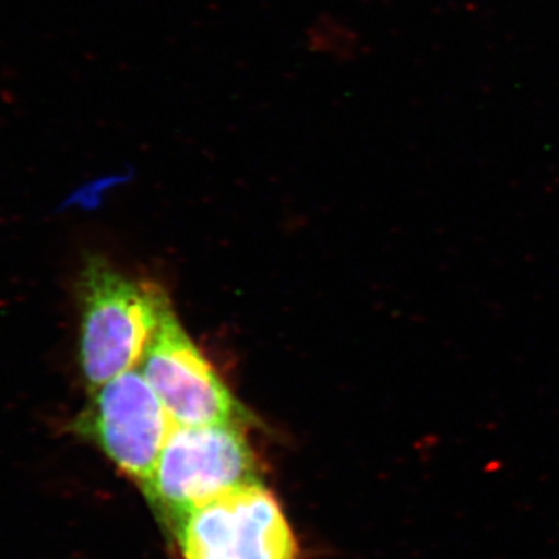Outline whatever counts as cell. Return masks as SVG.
<instances>
[{
    "label": "cell",
    "instance_id": "obj_1",
    "mask_svg": "<svg viewBox=\"0 0 559 559\" xmlns=\"http://www.w3.org/2000/svg\"><path fill=\"white\" fill-rule=\"evenodd\" d=\"M79 299L80 369L92 393L139 369L173 305L160 286L128 277L102 257L84 263Z\"/></svg>",
    "mask_w": 559,
    "mask_h": 559
},
{
    "label": "cell",
    "instance_id": "obj_2",
    "mask_svg": "<svg viewBox=\"0 0 559 559\" xmlns=\"http://www.w3.org/2000/svg\"><path fill=\"white\" fill-rule=\"evenodd\" d=\"M246 426H175L165 441L143 496L175 535L194 510L235 489L261 481Z\"/></svg>",
    "mask_w": 559,
    "mask_h": 559
},
{
    "label": "cell",
    "instance_id": "obj_3",
    "mask_svg": "<svg viewBox=\"0 0 559 559\" xmlns=\"http://www.w3.org/2000/svg\"><path fill=\"white\" fill-rule=\"evenodd\" d=\"M175 423L139 369L91 393L70 423L76 437L94 444L117 469L145 491Z\"/></svg>",
    "mask_w": 559,
    "mask_h": 559
},
{
    "label": "cell",
    "instance_id": "obj_4",
    "mask_svg": "<svg viewBox=\"0 0 559 559\" xmlns=\"http://www.w3.org/2000/svg\"><path fill=\"white\" fill-rule=\"evenodd\" d=\"M173 536L180 559H299L288 518L263 481L194 510Z\"/></svg>",
    "mask_w": 559,
    "mask_h": 559
},
{
    "label": "cell",
    "instance_id": "obj_5",
    "mask_svg": "<svg viewBox=\"0 0 559 559\" xmlns=\"http://www.w3.org/2000/svg\"><path fill=\"white\" fill-rule=\"evenodd\" d=\"M175 426H248L250 415L180 325L173 307L140 364Z\"/></svg>",
    "mask_w": 559,
    "mask_h": 559
}]
</instances>
